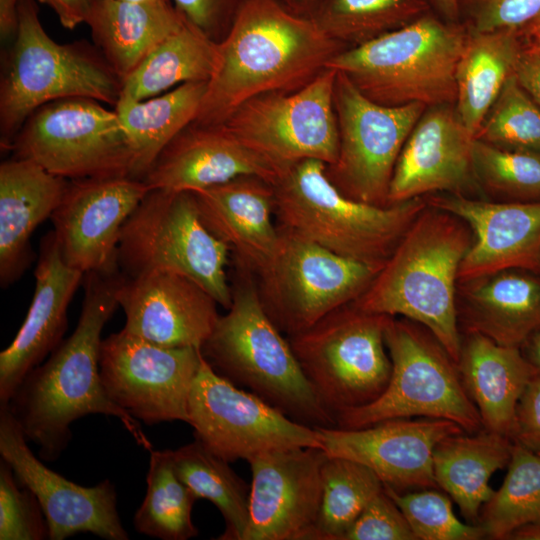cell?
I'll return each instance as SVG.
<instances>
[{
	"label": "cell",
	"instance_id": "cell-1",
	"mask_svg": "<svg viewBox=\"0 0 540 540\" xmlns=\"http://www.w3.org/2000/svg\"><path fill=\"white\" fill-rule=\"evenodd\" d=\"M85 296L73 333L31 370L7 404L28 441L39 447L41 459L54 461L71 440V424L89 414L120 420L138 445L152 444L138 420L114 404L100 378L101 334L119 307V276L85 274Z\"/></svg>",
	"mask_w": 540,
	"mask_h": 540
},
{
	"label": "cell",
	"instance_id": "cell-2",
	"mask_svg": "<svg viewBox=\"0 0 540 540\" xmlns=\"http://www.w3.org/2000/svg\"><path fill=\"white\" fill-rule=\"evenodd\" d=\"M344 49L311 18L276 0H245L218 42L215 69L193 122L221 124L253 97L299 90Z\"/></svg>",
	"mask_w": 540,
	"mask_h": 540
},
{
	"label": "cell",
	"instance_id": "cell-3",
	"mask_svg": "<svg viewBox=\"0 0 540 540\" xmlns=\"http://www.w3.org/2000/svg\"><path fill=\"white\" fill-rule=\"evenodd\" d=\"M423 210L352 304L360 310L416 322L457 362L461 349L456 281L471 246V231L460 218L432 207Z\"/></svg>",
	"mask_w": 540,
	"mask_h": 540
},
{
	"label": "cell",
	"instance_id": "cell-4",
	"mask_svg": "<svg viewBox=\"0 0 540 540\" xmlns=\"http://www.w3.org/2000/svg\"><path fill=\"white\" fill-rule=\"evenodd\" d=\"M227 313L219 316L201 347L205 360L221 377L245 389L292 420L316 427H336L306 379L289 340L268 316L252 272L239 267Z\"/></svg>",
	"mask_w": 540,
	"mask_h": 540
},
{
	"label": "cell",
	"instance_id": "cell-5",
	"mask_svg": "<svg viewBox=\"0 0 540 540\" xmlns=\"http://www.w3.org/2000/svg\"><path fill=\"white\" fill-rule=\"evenodd\" d=\"M273 186L280 229L379 268L426 208L421 197L387 206L349 198L329 180L326 164L318 160L296 164Z\"/></svg>",
	"mask_w": 540,
	"mask_h": 540
},
{
	"label": "cell",
	"instance_id": "cell-6",
	"mask_svg": "<svg viewBox=\"0 0 540 540\" xmlns=\"http://www.w3.org/2000/svg\"><path fill=\"white\" fill-rule=\"evenodd\" d=\"M123 81L95 46L60 44L45 31L34 0H20L14 42L0 82V134L9 148L27 118L41 106L66 98L118 102Z\"/></svg>",
	"mask_w": 540,
	"mask_h": 540
},
{
	"label": "cell",
	"instance_id": "cell-7",
	"mask_svg": "<svg viewBox=\"0 0 540 540\" xmlns=\"http://www.w3.org/2000/svg\"><path fill=\"white\" fill-rule=\"evenodd\" d=\"M466 37L461 23L430 11L402 28L344 49L327 68L345 74L381 105H454L456 69Z\"/></svg>",
	"mask_w": 540,
	"mask_h": 540
},
{
	"label": "cell",
	"instance_id": "cell-8",
	"mask_svg": "<svg viewBox=\"0 0 540 540\" xmlns=\"http://www.w3.org/2000/svg\"><path fill=\"white\" fill-rule=\"evenodd\" d=\"M230 253L205 225L192 192L151 189L122 226L118 265L125 276L156 271L186 276L228 309Z\"/></svg>",
	"mask_w": 540,
	"mask_h": 540
},
{
	"label": "cell",
	"instance_id": "cell-9",
	"mask_svg": "<svg viewBox=\"0 0 540 540\" xmlns=\"http://www.w3.org/2000/svg\"><path fill=\"white\" fill-rule=\"evenodd\" d=\"M385 344L392 363L385 391L366 406L338 414L337 428L360 429L415 416L450 420L467 433L484 429L457 362L429 330L411 320L391 317Z\"/></svg>",
	"mask_w": 540,
	"mask_h": 540
},
{
	"label": "cell",
	"instance_id": "cell-10",
	"mask_svg": "<svg viewBox=\"0 0 540 540\" xmlns=\"http://www.w3.org/2000/svg\"><path fill=\"white\" fill-rule=\"evenodd\" d=\"M391 317L350 303L288 337L306 379L335 420L385 391L392 371L385 344Z\"/></svg>",
	"mask_w": 540,
	"mask_h": 540
},
{
	"label": "cell",
	"instance_id": "cell-11",
	"mask_svg": "<svg viewBox=\"0 0 540 540\" xmlns=\"http://www.w3.org/2000/svg\"><path fill=\"white\" fill-rule=\"evenodd\" d=\"M67 180L132 177L133 155L115 110L89 98L47 103L25 121L11 147Z\"/></svg>",
	"mask_w": 540,
	"mask_h": 540
},
{
	"label": "cell",
	"instance_id": "cell-12",
	"mask_svg": "<svg viewBox=\"0 0 540 540\" xmlns=\"http://www.w3.org/2000/svg\"><path fill=\"white\" fill-rule=\"evenodd\" d=\"M279 231L272 259L256 276L268 316L288 336L354 302L381 269L336 254L286 230Z\"/></svg>",
	"mask_w": 540,
	"mask_h": 540
},
{
	"label": "cell",
	"instance_id": "cell-13",
	"mask_svg": "<svg viewBox=\"0 0 540 540\" xmlns=\"http://www.w3.org/2000/svg\"><path fill=\"white\" fill-rule=\"evenodd\" d=\"M333 102L339 145L335 162L326 165L329 180L349 198L387 206L400 152L427 107L422 103H376L339 71Z\"/></svg>",
	"mask_w": 540,
	"mask_h": 540
},
{
	"label": "cell",
	"instance_id": "cell-14",
	"mask_svg": "<svg viewBox=\"0 0 540 540\" xmlns=\"http://www.w3.org/2000/svg\"><path fill=\"white\" fill-rule=\"evenodd\" d=\"M335 77L336 70L327 68L299 90L253 97L223 124L281 176L305 160L330 165L337 158L339 145L333 102Z\"/></svg>",
	"mask_w": 540,
	"mask_h": 540
},
{
	"label": "cell",
	"instance_id": "cell-15",
	"mask_svg": "<svg viewBox=\"0 0 540 540\" xmlns=\"http://www.w3.org/2000/svg\"><path fill=\"white\" fill-rule=\"evenodd\" d=\"M195 439L231 463L272 451L320 447L315 428L218 375L202 355L188 398Z\"/></svg>",
	"mask_w": 540,
	"mask_h": 540
},
{
	"label": "cell",
	"instance_id": "cell-16",
	"mask_svg": "<svg viewBox=\"0 0 540 540\" xmlns=\"http://www.w3.org/2000/svg\"><path fill=\"white\" fill-rule=\"evenodd\" d=\"M201 359L199 347L163 346L121 330L102 339L100 378L110 400L139 422L188 423Z\"/></svg>",
	"mask_w": 540,
	"mask_h": 540
},
{
	"label": "cell",
	"instance_id": "cell-17",
	"mask_svg": "<svg viewBox=\"0 0 540 540\" xmlns=\"http://www.w3.org/2000/svg\"><path fill=\"white\" fill-rule=\"evenodd\" d=\"M0 455L18 481L36 496L46 518L49 539L92 533L106 540H127L113 483L105 479L86 487L49 469L28 446L8 405H0Z\"/></svg>",
	"mask_w": 540,
	"mask_h": 540
},
{
	"label": "cell",
	"instance_id": "cell-18",
	"mask_svg": "<svg viewBox=\"0 0 540 540\" xmlns=\"http://www.w3.org/2000/svg\"><path fill=\"white\" fill-rule=\"evenodd\" d=\"M150 190L132 177L69 180L50 217L65 263L84 274H115L122 226Z\"/></svg>",
	"mask_w": 540,
	"mask_h": 540
},
{
	"label": "cell",
	"instance_id": "cell-19",
	"mask_svg": "<svg viewBox=\"0 0 540 540\" xmlns=\"http://www.w3.org/2000/svg\"><path fill=\"white\" fill-rule=\"evenodd\" d=\"M320 447L272 451L248 461L249 517L243 540H318L322 497Z\"/></svg>",
	"mask_w": 540,
	"mask_h": 540
},
{
	"label": "cell",
	"instance_id": "cell-20",
	"mask_svg": "<svg viewBox=\"0 0 540 540\" xmlns=\"http://www.w3.org/2000/svg\"><path fill=\"white\" fill-rule=\"evenodd\" d=\"M328 457H341L373 470L397 492L436 488L433 451L445 437L465 432L445 419L397 418L360 429L315 428Z\"/></svg>",
	"mask_w": 540,
	"mask_h": 540
},
{
	"label": "cell",
	"instance_id": "cell-21",
	"mask_svg": "<svg viewBox=\"0 0 540 540\" xmlns=\"http://www.w3.org/2000/svg\"><path fill=\"white\" fill-rule=\"evenodd\" d=\"M123 331L168 347H199L219 319L218 302L192 279L171 272L119 277Z\"/></svg>",
	"mask_w": 540,
	"mask_h": 540
},
{
	"label": "cell",
	"instance_id": "cell-22",
	"mask_svg": "<svg viewBox=\"0 0 540 540\" xmlns=\"http://www.w3.org/2000/svg\"><path fill=\"white\" fill-rule=\"evenodd\" d=\"M430 205L472 230L458 270L460 283L508 269L540 272V200L487 202L451 194L432 197Z\"/></svg>",
	"mask_w": 540,
	"mask_h": 540
},
{
	"label": "cell",
	"instance_id": "cell-23",
	"mask_svg": "<svg viewBox=\"0 0 540 540\" xmlns=\"http://www.w3.org/2000/svg\"><path fill=\"white\" fill-rule=\"evenodd\" d=\"M474 139L454 105L427 107L396 162L388 205L431 192L461 194L476 179L472 157Z\"/></svg>",
	"mask_w": 540,
	"mask_h": 540
},
{
	"label": "cell",
	"instance_id": "cell-24",
	"mask_svg": "<svg viewBox=\"0 0 540 540\" xmlns=\"http://www.w3.org/2000/svg\"><path fill=\"white\" fill-rule=\"evenodd\" d=\"M35 289L23 324L0 353V405H7L26 375L62 341L68 306L85 274L65 263L53 231L43 237Z\"/></svg>",
	"mask_w": 540,
	"mask_h": 540
},
{
	"label": "cell",
	"instance_id": "cell-25",
	"mask_svg": "<svg viewBox=\"0 0 540 540\" xmlns=\"http://www.w3.org/2000/svg\"><path fill=\"white\" fill-rule=\"evenodd\" d=\"M248 175L273 185L281 177L223 123L192 122L162 150L142 180L151 189L194 192Z\"/></svg>",
	"mask_w": 540,
	"mask_h": 540
},
{
	"label": "cell",
	"instance_id": "cell-26",
	"mask_svg": "<svg viewBox=\"0 0 540 540\" xmlns=\"http://www.w3.org/2000/svg\"><path fill=\"white\" fill-rule=\"evenodd\" d=\"M192 193L205 225L229 246L238 266L261 272L280 239L273 184L248 175Z\"/></svg>",
	"mask_w": 540,
	"mask_h": 540
},
{
	"label": "cell",
	"instance_id": "cell-27",
	"mask_svg": "<svg viewBox=\"0 0 540 540\" xmlns=\"http://www.w3.org/2000/svg\"><path fill=\"white\" fill-rule=\"evenodd\" d=\"M69 180L39 164L14 157L0 165V281L15 282L32 258L30 238L50 218Z\"/></svg>",
	"mask_w": 540,
	"mask_h": 540
},
{
	"label": "cell",
	"instance_id": "cell-28",
	"mask_svg": "<svg viewBox=\"0 0 540 540\" xmlns=\"http://www.w3.org/2000/svg\"><path fill=\"white\" fill-rule=\"evenodd\" d=\"M458 322L496 343L520 347L540 327V272L508 269L463 282Z\"/></svg>",
	"mask_w": 540,
	"mask_h": 540
},
{
	"label": "cell",
	"instance_id": "cell-29",
	"mask_svg": "<svg viewBox=\"0 0 540 540\" xmlns=\"http://www.w3.org/2000/svg\"><path fill=\"white\" fill-rule=\"evenodd\" d=\"M457 365L483 428L511 439L518 401L536 368L519 347L500 345L474 331L461 338Z\"/></svg>",
	"mask_w": 540,
	"mask_h": 540
},
{
	"label": "cell",
	"instance_id": "cell-30",
	"mask_svg": "<svg viewBox=\"0 0 540 540\" xmlns=\"http://www.w3.org/2000/svg\"><path fill=\"white\" fill-rule=\"evenodd\" d=\"M185 17L170 4L93 0L85 24L94 46L124 81Z\"/></svg>",
	"mask_w": 540,
	"mask_h": 540
},
{
	"label": "cell",
	"instance_id": "cell-31",
	"mask_svg": "<svg viewBox=\"0 0 540 540\" xmlns=\"http://www.w3.org/2000/svg\"><path fill=\"white\" fill-rule=\"evenodd\" d=\"M513 441L482 429L442 439L433 451V474L440 487L458 505L468 523L477 524L482 506L495 490L491 476L508 465Z\"/></svg>",
	"mask_w": 540,
	"mask_h": 540
},
{
	"label": "cell",
	"instance_id": "cell-32",
	"mask_svg": "<svg viewBox=\"0 0 540 540\" xmlns=\"http://www.w3.org/2000/svg\"><path fill=\"white\" fill-rule=\"evenodd\" d=\"M522 29L468 32L456 69L455 110L475 136L524 49Z\"/></svg>",
	"mask_w": 540,
	"mask_h": 540
},
{
	"label": "cell",
	"instance_id": "cell-33",
	"mask_svg": "<svg viewBox=\"0 0 540 540\" xmlns=\"http://www.w3.org/2000/svg\"><path fill=\"white\" fill-rule=\"evenodd\" d=\"M207 82H188L163 94L136 100L120 96L114 106L133 155V178L143 179L162 150L192 123Z\"/></svg>",
	"mask_w": 540,
	"mask_h": 540
},
{
	"label": "cell",
	"instance_id": "cell-34",
	"mask_svg": "<svg viewBox=\"0 0 540 540\" xmlns=\"http://www.w3.org/2000/svg\"><path fill=\"white\" fill-rule=\"evenodd\" d=\"M217 52L218 42L186 20L123 81L120 96L143 100L184 83L208 82L215 69Z\"/></svg>",
	"mask_w": 540,
	"mask_h": 540
},
{
	"label": "cell",
	"instance_id": "cell-35",
	"mask_svg": "<svg viewBox=\"0 0 540 540\" xmlns=\"http://www.w3.org/2000/svg\"><path fill=\"white\" fill-rule=\"evenodd\" d=\"M176 473L197 499H207L225 522L219 540H243L248 524L250 485L199 440L171 450Z\"/></svg>",
	"mask_w": 540,
	"mask_h": 540
},
{
	"label": "cell",
	"instance_id": "cell-36",
	"mask_svg": "<svg viewBox=\"0 0 540 540\" xmlns=\"http://www.w3.org/2000/svg\"><path fill=\"white\" fill-rule=\"evenodd\" d=\"M432 11L428 0H320L311 19L346 48L402 28Z\"/></svg>",
	"mask_w": 540,
	"mask_h": 540
},
{
	"label": "cell",
	"instance_id": "cell-37",
	"mask_svg": "<svg viewBox=\"0 0 540 540\" xmlns=\"http://www.w3.org/2000/svg\"><path fill=\"white\" fill-rule=\"evenodd\" d=\"M146 493L133 524L137 532L162 540H187L198 535L192 522L197 500L173 465L171 450H151Z\"/></svg>",
	"mask_w": 540,
	"mask_h": 540
},
{
	"label": "cell",
	"instance_id": "cell-38",
	"mask_svg": "<svg viewBox=\"0 0 540 540\" xmlns=\"http://www.w3.org/2000/svg\"><path fill=\"white\" fill-rule=\"evenodd\" d=\"M507 466L501 487L477 521L489 539L507 540L515 530L540 521V454L513 442Z\"/></svg>",
	"mask_w": 540,
	"mask_h": 540
},
{
	"label": "cell",
	"instance_id": "cell-39",
	"mask_svg": "<svg viewBox=\"0 0 540 540\" xmlns=\"http://www.w3.org/2000/svg\"><path fill=\"white\" fill-rule=\"evenodd\" d=\"M384 490L378 475L356 461L327 457L322 466L318 540H344L369 502Z\"/></svg>",
	"mask_w": 540,
	"mask_h": 540
},
{
	"label": "cell",
	"instance_id": "cell-40",
	"mask_svg": "<svg viewBox=\"0 0 540 540\" xmlns=\"http://www.w3.org/2000/svg\"><path fill=\"white\" fill-rule=\"evenodd\" d=\"M475 138L496 147L540 155V107L513 73L488 111Z\"/></svg>",
	"mask_w": 540,
	"mask_h": 540
},
{
	"label": "cell",
	"instance_id": "cell-41",
	"mask_svg": "<svg viewBox=\"0 0 540 540\" xmlns=\"http://www.w3.org/2000/svg\"><path fill=\"white\" fill-rule=\"evenodd\" d=\"M472 157L475 178L489 191L516 201L540 200V155L475 138Z\"/></svg>",
	"mask_w": 540,
	"mask_h": 540
},
{
	"label": "cell",
	"instance_id": "cell-42",
	"mask_svg": "<svg viewBox=\"0 0 540 540\" xmlns=\"http://www.w3.org/2000/svg\"><path fill=\"white\" fill-rule=\"evenodd\" d=\"M407 519L417 540H479L486 538L478 524L460 521L450 496L432 488L397 492L385 486Z\"/></svg>",
	"mask_w": 540,
	"mask_h": 540
},
{
	"label": "cell",
	"instance_id": "cell-43",
	"mask_svg": "<svg viewBox=\"0 0 540 540\" xmlns=\"http://www.w3.org/2000/svg\"><path fill=\"white\" fill-rule=\"evenodd\" d=\"M49 539L46 518L36 496L11 467L0 463V540Z\"/></svg>",
	"mask_w": 540,
	"mask_h": 540
},
{
	"label": "cell",
	"instance_id": "cell-44",
	"mask_svg": "<svg viewBox=\"0 0 540 540\" xmlns=\"http://www.w3.org/2000/svg\"><path fill=\"white\" fill-rule=\"evenodd\" d=\"M540 14V0H459V22L468 32L522 29Z\"/></svg>",
	"mask_w": 540,
	"mask_h": 540
},
{
	"label": "cell",
	"instance_id": "cell-45",
	"mask_svg": "<svg viewBox=\"0 0 540 540\" xmlns=\"http://www.w3.org/2000/svg\"><path fill=\"white\" fill-rule=\"evenodd\" d=\"M344 540H417L404 514L383 490L365 507Z\"/></svg>",
	"mask_w": 540,
	"mask_h": 540
},
{
	"label": "cell",
	"instance_id": "cell-46",
	"mask_svg": "<svg viewBox=\"0 0 540 540\" xmlns=\"http://www.w3.org/2000/svg\"><path fill=\"white\" fill-rule=\"evenodd\" d=\"M192 25L216 42L227 34L245 0H171Z\"/></svg>",
	"mask_w": 540,
	"mask_h": 540
},
{
	"label": "cell",
	"instance_id": "cell-47",
	"mask_svg": "<svg viewBox=\"0 0 540 540\" xmlns=\"http://www.w3.org/2000/svg\"><path fill=\"white\" fill-rule=\"evenodd\" d=\"M511 440L540 454V370L536 369L516 407Z\"/></svg>",
	"mask_w": 540,
	"mask_h": 540
},
{
	"label": "cell",
	"instance_id": "cell-48",
	"mask_svg": "<svg viewBox=\"0 0 540 540\" xmlns=\"http://www.w3.org/2000/svg\"><path fill=\"white\" fill-rule=\"evenodd\" d=\"M519 85L540 107V57L524 45L514 70Z\"/></svg>",
	"mask_w": 540,
	"mask_h": 540
},
{
	"label": "cell",
	"instance_id": "cell-49",
	"mask_svg": "<svg viewBox=\"0 0 540 540\" xmlns=\"http://www.w3.org/2000/svg\"><path fill=\"white\" fill-rule=\"evenodd\" d=\"M48 5L66 29L85 23L93 0H39Z\"/></svg>",
	"mask_w": 540,
	"mask_h": 540
},
{
	"label": "cell",
	"instance_id": "cell-50",
	"mask_svg": "<svg viewBox=\"0 0 540 540\" xmlns=\"http://www.w3.org/2000/svg\"><path fill=\"white\" fill-rule=\"evenodd\" d=\"M519 348L524 358L533 367L540 370V327L535 329Z\"/></svg>",
	"mask_w": 540,
	"mask_h": 540
},
{
	"label": "cell",
	"instance_id": "cell-51",
	"mask_svg": "<svg viewBox=\"0 0 540 540\" xmlns=\"http://www.w3.org/2000/svg\"><path fill=\"white\" fill-rule=\"evenodd\" d=\"M431 9L442 19L452 22H459V0H428Z\"/></svg>",
	"mask_w": 540,
	"mask_h": 540
},
{
	"label": "cell",
	"instance_id": "cell-52",
	"mask_svg": "<svg viewBox=\"0 0 540 540\" xmlns=\"http://www.w3.org/2000/svg\"><path fill=\"white\" fill-rule=\"evenodd\" d=\"M289 11L311 18L320 0H276Z\"/></svg>",
	"mask_w": 540,
	"mask_h": 540
},
{
	"label": "cell",
	"instance_id": "cell-53",
	"mask_svg": "<svg viewBox=\"0 0 540 540\" xmlns=\"http://www.w3.org/2000/svg\"><path fill=\"white\" fill-rule=\"evenodd\" d=\"M507 540H540V521L515 530Z\"/></svg>",
	"mask_w": 540,
	"mask_h": 540
},
{
	"label": "cell",
	"instance_id": "cell-54",
	"mask_svg": "<svg viewBox=\"0 0 540 540\" xmlns=\"http://www.w3.org/2000/svg\"><path fill=\"white\" fill-rule=\"evenodd\" d=\"M522 33L525 45L540 57V26L528 24Z\"/></svg>",
	"mask_w": 540,
	"mask_h": 540
},
{
	"label": "cell",
	"instance_id": "cell-55",
	"mask_svg": "<svg viewBox=\"0 0 540 540\" xmlns=\"http://www.w3.org/2000/svg\"><path fill=\"white\" fill-rule=\"evenodd\" d=\"M125 1H133V2H144V3H150V4H170L172 3L171 0H125Z\"/></svg>",
	"mask_w": 540,
	"mask_h": 540
},
{
	"label": "cell",
	"instance_id": "cell-56",
	"mask_svg": "<svg viewBox=\"0 0 540 540\" xmlns=\"http://www.w3.org/2000/svg\"><path fill=\"white\" fill-rule=\"evenodd\" d=\"M529 24L535 25V26H540V14Z\"/></svg>",
	"mask_w": 540,
	"mask_h": 540
}]
</instances>
